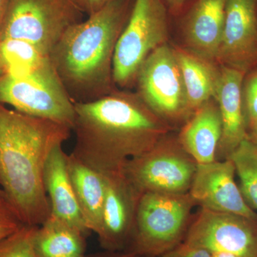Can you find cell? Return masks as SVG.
I'll use <instances>...</instances> for the list:
<instances>
[{"label":"cell","mask_w":257,"mask_h":257,"mask_svg":"<svg viewBox=\"0 0 257 257\" xmlns=\"http://www.w3.org/2000/svg\"><path fill=\"white\" fill-rule=\"evenodd\" d=\"M212 257H240L231 253L226 252H214L211 253Z\"/></svg>","instance_id":"cell-31"},{"label":"cell","mask_w":257,"mask_h":257,"mask_svg":"<svg viewBox=\"0 0 257 257\" xmlns=\"http://www.w3.org/2000/svg\"><path fill=\"white\" fill-rule=\"evenodd\" d=\"M87 234L51 215L37 226L34 246L37 257H73L84 255Z\"/></svg>","instance_id":"cell-20"},{"label":"cell","mask_w":257,"mask_h":257,"mask_svg":"<svg viewBox=\"0 0 257 257\" xmlns=\"http://www.w3.org/2000/svg\"><path fill=\"white\" fill-rule=\"evenodd\" d=\"M50 61L49 56L28 42L14 39L0 40V65L3 74L25 75Z\"/></svg>","instance_id":"cell-21"},{"label":"cell","mask_w":257,"mask_h":257,"mask_svg":"<svg viewBox=\"0 0 257 257\" xmlns=\"http://www.w3.org/2000/svg\"><path fill=\"white\" fill-rule=\"evenodd\" d=\"M74 104L76 143L71 155L104 175L122 170L170 130L138 92L115 89L95 100Z\"/></svg>","instance_id":"cell-1"},{"label":"cell","mask_w":257,"mask_h":257,"mask_svg":"<svg viewBox=\"0 0 257 257\" xmlns=\"http://www.w3.org/2000/svg\"><path fill=\"white\" fill-rule=\"evenodd\" d=\"M160 257H212L210 251L204 248L191 246L182 242L163 253Z\"/></svg>","instance_id":"cell-26"},{"label":"cell","mask_w":257,"mask_h":257,"mask_svg":"<svg viewBox=\"0 0 257 257\" xmlns=\"http://www.w3.org/2000/svg\"><path fill=\"white\" fill-rule=\"evenodd\" d=\"M194 206L188 193H145L139 202L133 238L125 251L160 257L183 242Z\"/></svg>","instance_id":"cell-4"},{"label":"cell","mask_w":257,"mask_h":257,"mask_svg":"<svg viewBox=\"0 0 257 257\" xmlns=\"http://www.w3.org/2000/svg\"><path fill=\"white\" fill-rule=\"evenodd\" d=\"M171 10L177 13L190 0H165Z\"/></svg>","instance_id":"cell-29"},{"label":"cell","mask_w":257,"mask_h":257,"mask_svg":"<svg viewBox=\"0 0 257 257\" xmlns=\"http://www.w3.org/2000/svg\"><path fill=\"white\" fill-rule=\"evenodd\" d=\"M197 167L178 138L167 135L151 150L128 160L121 171L142 194H183L189 192Z\"/></svg>","instance_id":"cell-8"},{"label":"cell","mask_w":257,"mask_h":257,"mask_svg":"<svg viewBox=\"0 0 257 257\" xmlns=\"http://www.w3.org/2000/svg\"><path fill=\"white\" fill-rule=\"evenodd\" d=\"M3 69H2L1 65H0V77H1V76H3Z\"/></svg>","instance_id":"cell-34"},{"label":"cell","mask_w":257,"mask_h":257,"mask_svg":"<svg viewBox=\"0 0 257 257\" xmlns=\"http://www.w3.org/2000/svg\"><path fill=\"white\" fill-rule=\"evenodd\" d=\"M221 133L220 113L215 99H212L191 115L177 138L197 165H204L217 160Z\"/></svg>","instance_id":"cell-17"},{"label":"cell","mask_w":257,"mask_h":257,"mask_svg":"<svg viewBox=\"0 0 257 257\" xmlns=\"http://www.w3.org/2000/svg\"><path fill=\"white\" fill-rule=\"evenodd\" d=\"M67 154L62 145L51 152L44 174V184L50 202L51 215L65 221L87 234L80 208L67 170Z\"/></svg>","instance_id":"cell-16"},{"label":"cell","mask_w":257,"mask_h":257,"mask_svg":"<svg viewBox=\"0 0 257 257\" xmlns=\"http://www.w3.org/2000/svg\"><path fill=\"white\" fill-rule=\"evenodd\" d=\"M168 22L162 0H133L127 21L115 47L112 75L115 85L136 83L139 71L156 49L167 43Z\"/></svg>","instance_id":"cell-5"},{"label":"cell","mask_w":257,"mask_h":257,"mask_svg":"<svg viewBox=\"0 0 257 257\" xmlns=\"http://www.w3.org/2000/svg\"><path fill=\"white\" fill-rule=\"evenodd\" d=\"M0 104L23 114L67 125L72 130L74 104L51 61L23 76L0 77Z\"/></svg>","instance_id":"cell-7"},{"label":"cell","mask_w":257,"mask_h":257,"mask_svg":"<svg viewBox=\"0 0 257 257\" xmlns=\"http://www.w3.org/2000/svg\"><path fill=\"white\" fill-rule=\"evenodd\" d=\"M133 2L114 0L74 24L51 51L50 60L74 103L95 100L115 89V47Z\"/></svg>","instance_id":"cell-3"},{"label":"cell","mask_w":257,"mask_h":257,"mask_svg":"<svg viewBox=\"0 0 257 257\" xmlns=\"http://www.w3.org/2000/svg\"><path fill=\"white\" fill-rule=\"evenodd\" d=\"M25 225L6 197H0V241Z\"/></svg>","instance_id":"cell-24"},{"label":"cell","mask_w":257,"mask_h":257,"mask_svg":"<svg viewBox=\"0 0 257 257\" xmlns=\"http://www.w3.org/2000/svg\"><path fill=\"white\" fill-rule=\"evenodd\" d=\"M83 13L91 15L114 0H71Z\"/></svg>","instance_id":"cell-27"},{"label":"cell","mask_w":257,"mask_h":257,"mask_svg":"<svg viewBox=\"0 0 257 257\" xmlns=\"http://www.w3.org/2000/svg\"><path fill=\"white\" fill-rule=\"evenodd\" d=\"M86 257H147L142 256V255L130 252L127 251H104L103 252H97L92 253V254L88 255Z\"/></svg>","instance_id":"cell-28"},{"label":"cell","mask_w":257,"mask_h":257,"mask_svg":"<svg viewBox=\"0 0 257 257\" xmlns=\"http://www.w3.org/2000/svg\"><path fill=\"white\" fill-rule=\"evenodd\" d=\"M243 71L221 65L214 99L220 113L222 133L217 156L226 159L243 140L248 138L243 110Z\"/></svg>","instance_id":"cell-14"},{"label":"cell","mask_w":257,"mask_h":257,"mask_svg":"<svg viewBox=\"0 0 257 257\" xmlns=\"http://www.w3.org/2000/svg\"><path fill=\"white\" fill-rule=\"evenodd\" d=\"M227 0H197L186 17L183 37L187 51L216 62Z\"/></svg>","instance_id":"cell-15"},{"label":"cell","mask_w":257,"mask_h":257,"mask_svg":"<svg viewBox=\"0 0 257 257\" xmlns=\"http://www.w3.org/2000/svg\"><path fill=\"white\" fill-rule=\"evenodd\" d=\"M72 128L0 104V188L24 224L40 226L50 216L44 174L51 152Z\"/></svg>","instance_id":"cell-2"},{"label":"cell","mask_w":257,"mask_h":257,"mask_svg":"<svg viewBox=\"0 0 257 257\" xmlns=\"http://www.w3.org/2000/svg\"><path fill=\"white\" fill-rule=\"evenodd\" d=\"M10 0H0V31L3 26V21L8 9V3Z\"/></svg>","instance_id":"cell-30"},{"label":"cell","mask_w":257,"mask_h":257,"mask_svg":"<svg viewBox=\"0 0 257 257\" xmlns=\"http://www.w3.org/2000/svg\"><path fill=\"white\" fill-rule=\"evenodd\" d=\"M105 176L102 219L96 235L105 251H125L133 238L139 202L143 194L126 179L122 171Z\"/></svg>","instance_id":"cell-11"},{"label":"cell","mask_w":257,"mask_h":257,"mask_svg":"<svg viewBox=\"0 0 257 257\" xmlns=\"http://www.w3.org/2000/svg\"><path fill=\"white\" fill-rule=\"evenodd\" d=\"M82 13L71 0H10L0 40H23L49 56Z\"/></svg>","instance_id":"cell-6"},{"label":"cell","mask_w":257,"mask_h":257,"mask_svg":"<svg viewBox=\"0 0 257 257\" xmlns=\"http://www.w3.org/2000/svg\"><path fill=\"white\" fill-rule=\"evenodd\" d=\"M73 257H86L85 254L84 255H79V256H76Z\"/></svg>","instance_id":"cell-35"},{"label":"cell","mask_w":257,"mask_h":257,"mask_svg":"<svg viewBox=\"0 0 257 257\" xmlns=\"http://www.w3.org/2000/svg\"><path fill=\"white\" fill-rule=\"evenodd\" d=\"M136 84L145 104L170 126L186 121L192 115L175 48L167 43L147 57Z\"/></svg>","instance_id":"cell-9"},{"label":"cell","mask_w":257,"mask_h":257,"mask_svg":"<svg viewBox=\"0 0 257 257\" xmlns=\"http://www.w3.org/2000/svg\"><path fill=\"white\" fill-rule=\"evenodd\" d=\"M67 170L86 226L96 234L100 229L106 194V176L67 155Z\"/></svg>","instance_id":"cell-18"},{"label":"cell","mask_w":257,"mask_h":257,"mask_svg":"<svg viewBox=\"0 0 257 257\" xmlns=\"http://www.w3.org/2000/svg\"><path fill=\"white\" fill-rule=\"evenodd\" d=\"M5 197L4 192L2 190V189L0 188V197Z\"/></svg>","instance_id":"cell-33"},{"label":"cell","mask_w":257,"mask_h":257,"mask_svg":"<svg viewBox=\"0 0 257 257\" xmlns=\"http://www.w3.org/2000/svg\"><path fill=\"white\" fill-rule=\"evenodd\" d=\"M38 226L23 225L0 241V257H37L34 237Z\"/></svg>","instance_id":"cell-23"},{"label":"cell","mask_w":257,"mask_h":257,"mask_svg":"<svg viewBox=\"0 0 257 257\" xmlns=\"http://www.w3.org/2000/svg\"><path fill=\"white\" fill-rule=\"evenodd\" d=\"M245 116L250 128L257 126V72L246 83L244 90Z\"/></svg>","instance_id":"cell-25"},{"label":"cell","mask_w":257,"mask_h":257,"mask_svg":"<svg viewBox=\"0 0 257 257\" xmlns=\"http://www.w3.org/2000/svg\"><path fill=\"white\" fill-rule=\"evenodd\" d=\"M183 242L211 253L257 257V221L231 213L201 209Z\"/></svg>","instance_id":"cell-10"},{"label":"cell","mask_w":257,"mask_h":257,"mask_svg":"<svg viewBox=\"0 0 257 257\" xmlns=\"http://www.w3.org/2000/svg\"><path fill=\"white\" fill-rule=\"evenodd\" d=\"M183 78L190 112H194L207 101L214 99L219 78V69L214 63L187 50L175 48Z\"/></svg>","instance_id":"cell-19"},{"label":"cell","mask_w":257,"mask_h":257,"mask_svg":"<svg viewBox=\"0 0 257 257\" xmlns=\"http://www.w3.org/2000/svg\"><path fill=\"white\" fill-rule=\"evenodd\" d=\"M234 166L229 159L197 165L188 194L201 209L231 213L257 221L235 182Z\"/></svg>","instance_id":"cell-12"},{"label":"cell","mask_w":257,"mask_h":257,"mask_svg":"<svg viewBox=\"0 0 257 257\" xmlns=\"http://www.w3.org/2000/svg\"><path fill=\"white\" fill-rule=\"evenodd\" d=\"M256 55V0H227L216 62L243 71Z\"/></svg>","instance_id":"cell-13"},{"label":"cell","mask_w":257,"mask_h":257,"mask_svg":"<svg viewBox=\"0 0 257 257\" xmlns=\"http://www.w3.org/2000/svg\"><path fill=\"white\" fill-rule=\"evenodd\" d=\"M251 137H252V138H250V140H251V141L253 142V143L255 144V145L257 146V126L256 127L251 128Z\"/></svg>","instance_id":"cell-32"},{"label":"cell","mask_w":257,"mask_h":257,"mask_svg":"<svg viewBox=\"0 0 257 257\" xmlns=\"http://www.w3.org/2000/svg\"><path fill=\"white\" fill-rule=\"evenodd\" d=\"M232 162L239 189L248 205L257 210V146L247 138L226 157Z\"/></svg>","instance_id":"cell-22"}]
</instances>
